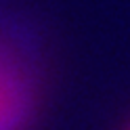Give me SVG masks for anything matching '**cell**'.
I'll return each instance as SVG.
<instances>
[{"instance_id":"6da1fadb","label":"cell","mask_w":130,"mask_h":130,"mask_svg":"<svg viewBox=\"0 0 130 130\" xmlns=\"http://www.w3.org/2000/svg\"><path fill=\"white\" fill-rule=\"evenodd\" d=\"M36 107V65L17 40L0 29V130H29Z\"/></svg>"},{"instance_id":"7a4b0ae2","label":"cell","mask_w":130,"mask_h":130,"mask_svg":"<svg viewBox=\"0 0 130 130\" xmlns=\"http://www.w3.org/2000/svg\"><path fill=\"white\" fill-rule=\"evenodd\" d=\"M128 130H130V128H128Z\"/></svg>"}]
</instances>
